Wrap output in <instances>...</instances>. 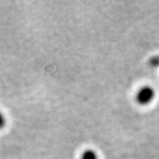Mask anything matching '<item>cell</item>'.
I'll use <instances>...</instances> for the list:
<instances>
[{"mask_svg":"<svg viewBox=\"0 0 159 159\" xmlns=\"http://www.w3.org/2000/svg\"><path fill=\"white\" fill-rule=\"evenodd\" d=\"M154 96H155V92L153 89L148 86H146L138 91L136 95V100L140 104H148V102L153 100Z\"/></svg>","mask_w":159,"mask_h":159,"instance_id":"1","label":"cell"},{"mask_svg":"<svg viewBox=\"0 0 159 159\" xmlns=\"http://www.w3.org/2000/svg\"><path fill=\"white\" fill-rule=\"evenodd\" d=\"M80 159H98V157H97V154L94 150L88 149L82 153Z\"/></svg>","mask_w":159,"mask_h":159,"instance_id":"2","label":"cell"},{"mask_svg":"<svg viewBox=\"0 0 159 159\" xmlns=\"http://www.w3.org/2000/svg\"><path fill=\"white\" fill-rule=\"evenodd\" d=\"M6 117H5V115H4V114L0 111V129L4 128V127L6 126Z\"/></svg>","mask_w":159,"mask_h":159,"instance_id":"3","label":"cell"}]
</instances>
